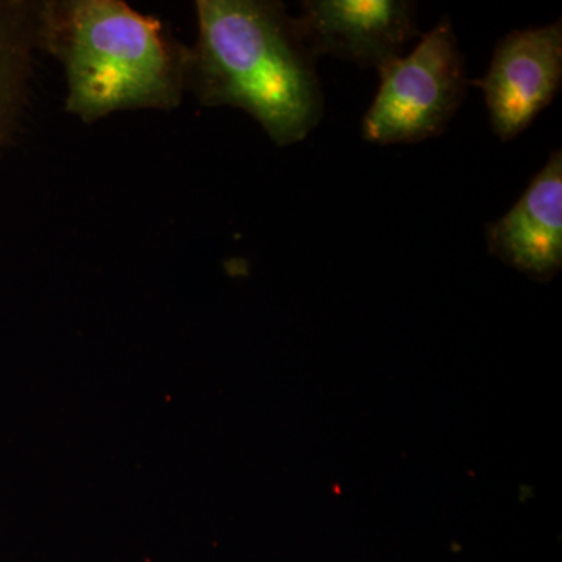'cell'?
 <instances>
[{"label": "cell", "mask_w": 562, "mask_h": 562, "mask_svg": "<svg viewBox=\"0 0 562 562\" xmlns=\"http://www.w3.org/2000/svg\"><path fill=\"white\" fill-rule=\"evenodd\" d=\"M187 92L260 122L279 147L301 143L324 116L316 58L295 18L272 0H198Z\"/></svg>", "instance_id": "obj_1"}, {"label": "cell", "mask_w": 562, "mask_h": 562, "mask_svg": "<svg viewBox=\"0 0 562 562\" xmlns=\"http://www.w3.org/2000/svg\"><path fill=\"white\" fill-rule=\"evenodd\" d=\"M36 49L65 69V110L87 124L120 111L179 109L190 46L122 0H44Z\"/></svg>", "instance_id": "obj_2"}, {"label": "cell", "mask_w": 562, "mask_h": 562, "mask_svg": "<svg viewBox=\"0 0 562 562\" xmlns=\"http://www.w3.org/2000/svg\"><path fill=\"white\" fill-rule=\"evenodd\" d=\"M380 88L362 120L373 144H413L446 131L464 101L469 80L452 21L442 18L412 54L379 70Z\"/></svg>", "instance_id": "obj_3"}, {"label": "cell", "mask_w": 562, "mask_h": 562, "mask_svg": "<svg viewBox=\"0 0 562 562\" xmlns=\"http://www.w3.org/2000/svg\"><path fill=\"white\" fill-rule=\"evenodd\" d=\"M469 83L482 88L495 135L519 136L560 92L562 21L503 36L486 76Z\"/></svg>", "instance_id": "obj_4"}, {"label": "cell", "mask_w": 562, "mask_h": 562, "mask_svg": "<svg viewBox=\"0 0 562 562\" xmlns=\"http://www.w3.org/2000/svg\"><path fill=\"white\" fill-rule=\"evenodd\" d=\"M295 21L316 60L331 55L376 70L422 36L416 7L406 0H306Z\"/></svg>", "instance_id": "obj_5"}, {"label": "cell", "mask_w": 562, "mask_h": 562, "mask_svg": "<svg viewBox=\"0 0 562 562\" xmlns=\"http://www.w3.org/2000/svg\"><path fill=\"white\" fill-rule=\"evenodd\" d=\"M487 250L547 283L562 268V151L554 150L512 210L486 227Z\"/></svg>", "instance_id": "obj_6"}, {"label": "cell", "mask_w": 562, "mask_h": 562, "mask_svg": "<svg viewBox=\"0 0 562 562\" xmlns=\"http://www.w3.org/2000/svg\"><path fill=\"white\" fill-rule=\"evenodd\" d=\"M36 10L31 0H0V154L20 125L33 54L36 49Z\"/></svg>", "instance_id": "obj_7"}]
</instances>
